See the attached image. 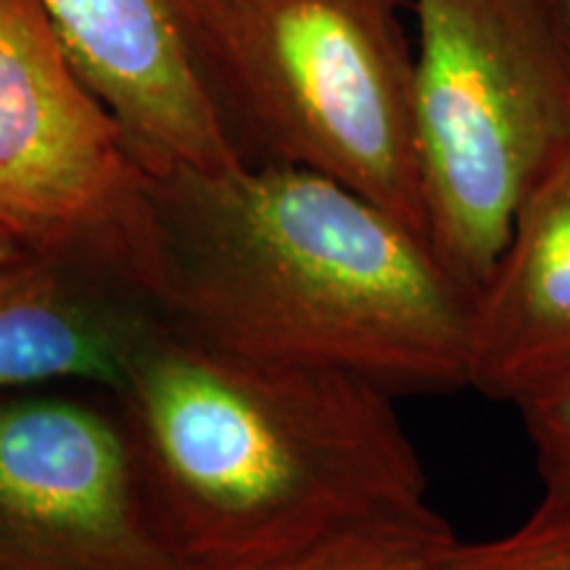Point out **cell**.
<instances>
[{
	"instance_id": "cell-1",
	"label": "cell",
	"mask_w": 570,
	"mask_h": 570,
	"mask_svg": "<svg viewBox=\"0 0 570 570\" xmlns=\"http://www.w3.org/2000/svg\"><path fill=\"white\" fill-rule=\"evenodd\" d=\"M125 281L194 344L394 396L470 389L475 298L423 235L312 169L148 175Z\"/></svg>"
},
{
	"instance_id": "cell-2",
	"label": "cell",
	"mask_w": 570,
	"mask_h": 570,
	"mask_svg": "<svg viewBox=\"0 0 570 570\" xmlns=\"http://www.w3.org/2000/svg\"><path fill=\"white\" fill-rule=\"evenodd\" d=\"M114 399L183 570H273L425 502L396 396L341 370L227 354L161 325Z\"/></svg>"
},
{
	"instance_id": "cell-3",
	"label": "cell",
	"mask_w": 570,
	"mask_h": 570,
	"mask_svg": "<svg viewBox=\"0 0 570 570\" xmlns=\"http://www.w3.org/2000/svg\"><path fill=\"white\" fill-rule=\"evenodd\" d=\"M196 19L206 69L265 164L338 180L428 240L396 0H196Z\"/></svg>"
},
{
	"instance_id": "cell-4",
	"label": "cell",
	"mask_w": 570,
	"mask_h": 570,
	"mask_svg": "<svg viewBox=\"0 0 570 570\" xmlns=\"http://www.w3.org/2000/svg\"><path fill=\"white\" fill-rule=\"evenodd\" d=\"M428 240L470 296L570 140V77L539 0H412Z\"/></svg>"
},
{
	"instance_id": "cell-5",
	"label": "cell",
	"mask_w": 570,
	"mask_h": 570,
	"mask_svg": "<svg viewBox=\"0 0 570 570\" xmlns=\"http://www.w3.org/2000/svg\"><path fill=\"white\" fill-rule=\"evenodd\" d=\"M146 183L40 0H0V219L122 275Z\"/></svg>"
},
{
	"instance_id": "cell-6",
	"label": "cell",
	"mask_w": 570,
	"mask_h": 570,
	"mask_svg": "<svg viewBox=\"0 0 570 570\" xmlns=\"http://www.w3.org/2000/svg\"><path fill=\"white\" fill-rule=\"evenodd\" d=\"M0 570H183L109 391H0Z\"/></svg>"
},
{
	"instance_id": "cell-7",
	"label": "cell",
	"mask_w": 570,
	"mask_h": 570,
	"mask_svg": "<svg viewBox=\"0 0 570 570\" xmlns=\"http://www.w3.org/2000/svg\"><path fill=\"white\" fill-rule=\"evenodd\" d=\"M148 175L244 167L206 69L196 0H40Z\"/></svg>"
},
{
	"instance_id": "cell-8",
	"label": "cell",
	"mask_w": 570,
	"mask_h": 570,
	"mask_svg": "<svg viewBox=\"0 0 570 570\" xmlns=\"http://www.w3.org/2000/svg\"><path fill=\"white\" fill-rule=\"evenodd\" d=\"M161 323L90 254L17 238L0 246V391L117 394Z\"/></svg>"
},
{
	"instance_id": "cell-9",
	"label": "cell",
	"mask_w": 570,
	"mask_h": 570,
	"mask_svg": "<svg viewBox=\"0 0 570 570\" xmlns=\"http://www.w3.org/2000/svg\"><path fill=\"white\" fill-rule=\"evenodd\" d=\"M570 362V140L533 183L470 325V389L512 402Z\"/></svg>"
},
{
	"instance_id": "cell-10",
	"label": "cell",
	"mask_w": 570,
	"mask_h": 570,
	"mask_svg": "<svg viewBox=\"0 0 570 570\" xmlns=\"http://www.w3.org/2000/svg\"><path fill=\"white\" fill-rule=\"evenodd\" d=\"M458 537L428 502L333 533L273 570H446Z\"/></svg>"
},
{
	"instance_id": "cell-11",
	"label": "cell",
	"mask_w": 570,
	"mask_h": 570,
	"mask_svg": "<svg viewBox=\"0 0 570 570\" xmlns=\"http://www.w3.org/2000/svg\"><path fill=\"white\" fill-rule=\"evenodd\" d=\"M446 570H570V502L541 497L518 529L487 541H458Z\"/></svg>"
},
{
	"instance_id": "cell-12",
	"label": "cell",
	"mask_w": 570,
	"mask_h": 570,
	"mask_svg": "<svg viewBox=\"0 0 570 570\" xmlns=\"http://www.w3.org/2000/svg\"><path fill=\"white\" fill-rule=\"evenodd\" d=\"M537 458L541 497L570 502V362L512 396Z\"/></svg>"
},
{
	"instance_id": "cell-13",
	"label": "cell",
	"mask_w": 570,
	"mask_h": 570,
	"mask_svg": "<svg viewBox=\"0 0 570 570\" xmlns=\"http://www.w3.org/2000/svg\"><path fill=\"white\" fill-rule=\"evenodd\" d=\"M539 6L570 77V0H539Z\"/></svg>"
},
{
	"instance_id": "cell-14",
	"label": "cell",
	"mask_w": 570,
	"mask_h": 570,
	"mask_svg": "<svg viewBox=\"0 0 570 570\" xmlns=\"http://www.w3.org/2000/svg\"><path fill=\"white\" fill-rule=\"evenodd\" d=\"M17 238H21V233L17 230V227L0 219V246H6V244H9V240H17Z\"/></svg>"
}]
</instances>
